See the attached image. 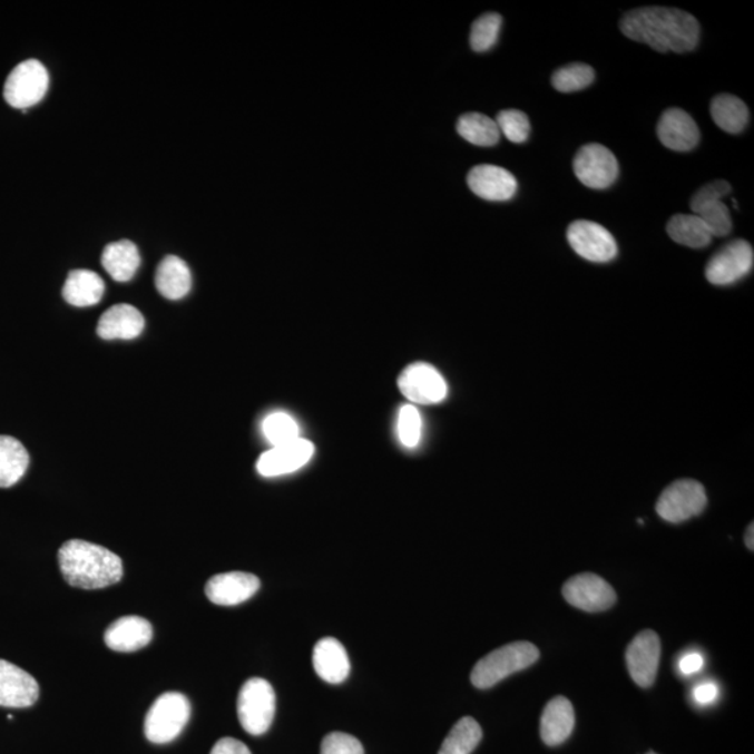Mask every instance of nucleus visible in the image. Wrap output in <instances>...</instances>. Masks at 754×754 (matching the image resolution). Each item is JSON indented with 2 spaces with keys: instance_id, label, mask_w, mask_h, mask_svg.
<instances>
[{
  "instance_id": "obj_7",
  "label": "nucleus",
  "mask_w": 754,
  "mask_h": 754,
  "mask_svg": "<svg viewBox=\"0 0 754 754\" xmlns=\"http://www.w3.org/2000/svg\"><path fill=\"white\" fill-rule=\"evenodd\" d=\"M707 506L706 489L695 480H679L665 489L657 502L663 520L679 525L702 515Z\"/></svg>"
},
{
  "instance_id": "obj_34",
  "label": "nucleus",
  "mask_w": 754,
  "mask_h": 754,
  "mask_svg": "<svg viewBox=\"0 0 754 754\" xmlns=\"http://www.w3.org/2000/svg\"><path fill=\"white\" fill-rule=\"evenodd\" d=\"M502 23V16L498 13H488L478 18L471 29V48L476 52H487L492 49L499 40Z\"/></svg>"
},
{
  "instance_id": "obj_32",
  "label": "nucleus",
  "mask_w": 754,
  "mask_h": 754,
  "mask_svg": "<svg viewBox=\"0 0 754 754\" xmlns=\"http://www.w3.org/2000/svg\"><path fill=\"white\" fill-rule=\"evenodd\" d=\"M596 79V71L586 63H571L556 70L552 76V86L559 92H576L585 90Z\"/></svg>"
},
{
  "instance_id": "obj_8",
  "label": "nucleus",
  "mask_w": 754,
  "mask_h": 754,
  "mask_svg": "<svg viewBox=\"0 0 754 754\" xmlns=\"http://www.w3.org/2000/svg\"><path fill=\"white\" fill-rule=\"evenodd\" d=\"M399 389L411 403L421 405L442 403L449 393L442 373L423 362L412 363L404 369L399 378Z\"/></svg>"
},
{
  "instance_id": "obj_33",
  "label": "nucleus",
  "mask_w": 754,
  "mask_h": 754,
  "mask_svg": "<svg viewBox=\"0 0 754 754\" xmlns=\"http://www.w3.org/2000/svg\"><path fill=\"white\" fill-rule=\"evenodd\" d=\"M263 434L274 445L300 439V427L287 412H273L263 421Z\"/></svg>"
},
{
  "instance_id": "obj_36",
  "label": "nucleus",
  "mask_w": 754,
  "mask_h": 754,
  "mask_svg": "<svg viewBox=\"0 0 754 754\" xmlns=\"http://www.w3.org/2000/svg\"><path fill=\"white\" fill-rule=\"evenodd\" d=\"M398 432L400 442L405 448H417L422 434V418L414 405H404L400 410Z\"/></svg>"
},
{
  "instance_id": "obj_13",
  "label": "nucleus",
  "mask_w": 754,
  "mask_h": 754,
  "mask_svg": "<svg viewBox=\"0 0 754 754\" xmlns=\"http://www.w3.org/2000/svg\"><path fill=\"white\" fill-rule=\"evenodd\" d=\"M659 658H662V642L657 633L644 630L633 638L626 649L627 669L637 686L647 689L657 679Z\"/></svg>"
},
{
  "instance_id": "obj_20",
  "label": "nucleus",
  "mask_w": 754,
  "mask_h": 754,
  "mask_svg": "<svg viewBox=\"0 0 754 754\" xmlns=\"http://www.w3.org/2000/svg\"><path fill=\"white\" fill-rule=\"evenodd\" d=\"M313 667L319 678L339 685L349 678L351 664L343 644L333 637H324L313 648Z\"/></svg>"
},
{
  "instance_id": "obj_19",
  "label": "nucleus",
  "mask_w": 754,
  "mask_h": 754,
  "mask_svg": "<svg viewBox=\"0 0 754 754\" xmlns=\"http://www.w3.org/2000/svg\"><path fill=\"white\" fill-rule=\"evenodd\" d=\"M657 135L659 141L673 151H691L701 141V130L695 119L679 108H670L663 114Z\"/></svg>"
},
{
  "instance_id": "obj_40",
  "label": "nucleus",
  "mask_w": 754,
  "mask_h": 754,
  "mask_svg": "<svg viewBox=\"0 0 754 754\" xmlns=\"http://www.w3.org/2000/svg\"><path fill=\"white\" fill-rule=\"evenodd\" d=\"M704 667V657L701 653L692 652L684 655L679 662V670L682 675L692 676Z\"/></svg>"
},
{
  "instance_id": "obj_4",
  "label": "nucleus",
  "mask_w": 754,
  "mask_h": 754,
  "mask_svg": "<svg viewBox=\"0 0 754 754\" xmlns=\"http://www.w3.org/2000/svg\"><path fill=\"white\" fill-rule=\"evenodd\" d=\"M190 703L178 692H168L159 696L148 709L145 721V734L148 741L164 745L176 740L190 718Z\"/></svg>"
},
{
  "instance_id": "obj_16",
  "label": "nucleus",
  "mask_w": 754,
  "mask_h": 754,
  "mask_svg": "<svg viewBox=\"0 0 754 754\" xmlns=\"http://www.w3.org/2000/svg\"><path fill=\"white\" fill-rule=\"evenodd\" d=\"M468 186L478 197L489 202H508L517 192V179L508 169L498 165L482 164L470 170Z\"/></svg>"
},
{
  "instance_id": "obj_6",
  "label": "nucleus",
  "mask_w": 754,
  "mask_h": 754,
  "mask_svg": "<svg viewBox=\"0 0 754 754\" xmlns=\"http://www.w3.org/2000/svg\"><path fill=\"white\" fill-rule=\"evenodd\" d=\"M49 74L40 60L29 59L16 66L4 82L3 97L10 107L26 112L47 96Z\"/></svg>"
},
{
  "instance_id": "obj_22",
  "label": "nucleus",
  "mask_w": 754,
  "mask_h": 754,
  "mask_svg": "<svg viewBox=\"0 0 754 754\" xmlns=\"http://www.w3.org/2000/svg\"><path fill=\"white\" fill-rule=\"evenodd\" d=\"M145 317L128 304L109 307L98 322L97 334L102 340H135L145 330Z\"/></svg>"
},
{
  "instance_id": "obj_24",
  "label": "nucleus",
  "mask_w": 754,
  "mask_h": 754,
  "mask_svg": "<svg viewBox=\"0 0 754 754\" xmlns=\"http://www.w3.org/2000/svg\"><path fill=\"white\" fill-rule=\"evenodd\" d=\"M106 293V283L90 270H74L66 278L62 295L69 305L88 307L97 305Z\"/></svg>"
},
{
  "instance_id": "obj_23",
  "label": "nucleus",
  "mask_w": 754,
  "mask_h": 754,
  "mask_svg": "<svg viewBox=\"0 0 754 754\" xmlns=\"http://www.w3.org/2000/svg\"><path fill=\"white\" fill-rule=\"evenodd\" d=\"M574 704L566 697H555L544 708L541 717V737L545 745L559 746L569 740L575 729Z\"/></svg>"
},
{
  "instance_id": "obj_14",
  "label": "nucleus",
  "mask_w": 754,
  "mask_h": 754,
  "mask_svg": "<svg viewBox=\"0 0 754 754\" xmlns=\"http://www.w3.org/2000/svg\"><path fill=\"white\" fill-rule=\"evenodd\" d=\"M564 597L571 607L591 614L608 610L616 603V593L613 586L603 577L593 574L575 576L566 581Z\"/></svg>"
},
{
  "instance_id": "obj_37",
  "label": "nucleus",
  "mask_w": 754,
  "mask_h": 754,
  "mask_svg": "<svg viewBox=\"0 0 754 754\" xmlns=\"http://www.w3.org/2000/svg\"><path fill=\"white\" fill-rule=\"evenodd\" d=\"M321 754H365L363 746L355 736L343 734V732H333L324 737L322 742Z\"/></svg>"
},
{
  "instance_id": "obj_1",
  "label": "nucleus",
  "mask_w": 754,
  "mask_h": 754,
  "mask_svg": "<svg viewBox=\"0 0 754 754\" xmlns=\"http://www.w3.org/2000/svg\"><path fill=\"white\" fill-rule=\"evenodd\" d=\"M620 31L631 41L658 52H691L701 41V25L680 9L647 7L631 10L620 20Z\"/></svg>"
},
{
  "instance_id": "obj_39",
  "label": "nucleus",
  "mask_w": 754,
  "mask_h": 754,
  "mask_svg": "<svg viewBox=\"0 0 754 754\" xmlns=\"http://www.w3.org/2000/svg\"><path fill=\"white\" fill-rule=\"evenodd\" d=\"M210 754H252L249 747L234 737H223L214 745Z\"/></svg>"
},
{
  "instance_id": "obj_17",
  "label": "nucleus",
  "mask_w": 754,
  "mask_h": 754,
  "mask_svg": "<svg viewBox=\"0 0 754 754\" xmlns=\"http://www.w3.org/2000/svg\"><path fill=\"white\" fill-rule=\"evenodd\" d=\"M40 686L25 669L0 659V706L26 708L35 706Z\"/></svg>"
},
{
  "instance_id": "obj_27",
  "label": "nucleus",
  "mask_w": 754,
  "mask_h": 754,
  "mask_svg": "<svg viewBox=\"0 0 754 754\" xmlns=\"http://www.w3.org/2000/svg\"><path fill=\"white\" fill-rule=\"evenodd\" d=\"M30 464L29 451L18 439L0 434V488L16 486Z\"/></svg>"
},
{
  "instance_id": "obj_21",
  "label": "nucleus",
  "mask_w": 754,
  "mask_h": 754,
  "mask_svg": "<svg viewBox=\"0 0 754 754\" xmlns=\"http://www.w3.org/2000/svg\"><path fill=\"white\" fill-rule=\"evenodd\" d=\"M104 640L114 652L134 653L153 640V626L140 616H125L108 627Z\"/></svg>"
},
{
  "instance_id": "obj_31",
  "label": "nucleus",
  "mask_w": 754,
  "mask_h": 754,
  "mask_svg": "<svg viewBox=\"0 0 754 754\" xmlns=\"http://www.w3.org/2000/svg\"><path fill=\"white\" fill-rule=\"evenodd\" d=\"M482 740L481 725L474 718L459 721L445 736L438 754H471Z\"/></svg>"
},
{
  "instance_id": "obj_29",
  "label": "nucleus",
  "mask_w": 754,
  "mask_h": 754,
  "mask_svg": "<svg viewBox=\"0 0 754 754\" xmlns=\"http://www.w3.org/2000/svg\"><path fill=\"white\" fill-rule=\"evenodd\" d=\"M712 117L715 125L726 134L737 135L745 130L748 124V108L746 104L732 94H719L712 101Z\"/></svg>"
},
{
  "instance_id": "obj_2",
  "label": "nucleus",
  "mask_w": 754,
  "mask_h": 754,
  "mask_svg": "<svg viewBox=\"0 0 754 754\" xmlns=\"http://www.w3.org/2000/svg\"><path fill=\"white\" fill-rule=\"evenodd\" d=\"M60 571L71 587L100 590L123 579V559L101 545L71 539L58 554Z\"/></svg>"
},
{
  "instance_id": "obj_42",
  "label": "nucleus",
  "mask_w": 754,
  "mask_h": 754,
  "mask_svg": "<svg viewBox=\"0 0 754 754\" xmlns=\"http://www.w3.org/2000/svg\"><path fill=\"white\" fill-rule=\"evenodd\" d=\"M648 754H655V753H648Z\"/></svg>"
},
{
  "instance_id": "obj_10",
  "label": "nucleus",
  "mask_w": 754,
  "mask_h": 754,
  "mask_svg": "<svg viewBox=\"0 0 754 754\" xmlns=\"http://www.w3.org/2000/svg\"><path fill=\"white\" fill-rule=\"evenodd\" d=\"M577 179L591 189H607L618 179L619 164L609 148L597 143L580 148L574 163Z\"/></svg>"
},
{
  "instance_id": "obj_9",
  "label": "nucleus",
  "mask_w": 754,
  "mask_h": 754,
  "mask_svg": "<svg viewBox=\"0 0 754 754\" xmlns=\"http://www.w3.org/2000/svg\"><path fill=\"white\" fill-rule=\"evenodd\" d=\"M732 187L726 180H715L703 186L693 195L691 208L695 216L701 217L707 225L713 238H723L731 233L732 219L724 197L731 194Z\"/></svg>"
},
{
  "instance_id": "obj_5",
  "label": "nucleus",
  "mask_w": 754,
  "mask_h": 754,
  "mask_svg": "<svg viewBox=\"0 0 754 754\" xmlns=\"http://www.w3.org/2000/svg\"><path fill=\"white\" fill-rule=\"evenodd\" d=\"M275 715L273 686L262 678H252L242 686L238 696V718L247 734H266Z\"/></svg>"
},
{
  "instance_id": "obj_35",
  "label": "nucleus",
  "mask_w": 754,
  "mask_h": 754,
  "mask_svg": "<svg viewBox=\"0 0 754 754\" xmlns=\"http://www.w3.org/2000/svg\"><path fill=\"white\" fill-rule=\"evenodd\" d=\"M497 125L500 135L511 143H525L530 136L531 125L525 112L517 111V109H506L499 112Z\"/></svg>"
},
{
  "instance_id": "obj_12",
  "label": "nucleus",
  "mask_w": 754,
  "mask_h": 754,
  "mask_svg": "<svg viewBox=\"0 0 754 754\" xmlns=\"http://www.w3.org/2000/svg\"><path fill=\"white\" fill-rule=\"evenodd\" d=\"M568 241L577 255L593 263L613 262L618 256V245L607 228L587 219H577L568 228Z\"/></svg>"
},
{
  "instance_id": "obj_30",
  "label": "nucleus",
  "mask_w": 754,
  "mask_h": 754,
  "mask_svg": "<svg viewBox=\"0 0 754 754\" xmlns=\"http://www.w3.org/2000/svg\"><path fill=\"white\" fill-rule=\"evenodd\" d=\"M457 131L471 145L492 147L500 140L497 120L482 114H466L457 123Z\"/></svg>"
},
{
  "instance_id": "obj_18",
  "label": "nucleus",
  "mask_w": 754,
  "mask_h": 754,
  "mask_svg": "<svg viewBox=\"0 0 754 754\" xmlns=\"http://www.w3.org/2000/svg\"><path fill=\"white\" fill-rule=\"evenodd\" d=\"M261 588L258 577L244 571H229L212 577L206 585V596L213 604L234 607L251 599Z\"/></svg>"
},
{
  "instance_id": "obj_3",
  "label": "nucleus",
  "mask_w": 754,
  "mask_h": 754,
  "mask_svg": "<svg viewBox=\"0 0 754 754\" xmlns=\"http://www.w3.org/2000/svg\"><path fill=\"white\" fill-rule=\"evenodd\" d=\"M539 658V649L528 642L506 644L477 663L471 673L472 685L489 689L508 676L530 668Z\"/></svg>"
},
{
  "instance_id": "obj_15",
  "label": "nucleus",
  "mask_w": 754,
  "mask_h": 754,
  "mask_svg": "<svg viewBox=\"0 0 754 754\" xmlns=\"http://www.w3.org/2000/svg\"><path fill=\"white\" fill-rule=\"evenodd\" d=\"M315 454V445L310 440L296 439L294 442L274 445L257 461L258 474L273 478L293 474L301 470Z\"/></svg>"
},
{
  "instance_id": "obj_26",
  "label": "nucleus",
  "mask_w": 754,
  "mask_h": 754,
  "mask_svg": "<svg viewBox=\"0 0 754 754\" xmlns=\"http://www.w3.org/2000/svg\"><path fill=\"white\" fill-rule=\"evenodd\" d=\"M140 253L131 241H118L104 249L101 262L106 272L118 283H128L140 267Z\"/></svg>"
},
{
  "instance_id": "obj_11",
  "label": "nucleus",
  "mask_w": 754,
  "mask_h": 754,
  "mask_svg": "<svg viewBox=\"0 0 754 754\" xmlns=\"http://www.w3.org/2000/svg\"><path fill=\"white\" fill-rule=\"evenodd\" d=\"M754 252L745 239L729 242L709 258L706 277L714 285H731L752 272Z\"/></svg>"
},
{
  "instance_id": "obj_38",
  "label": "nucleus",
  "mask_w": 754,
  "mask_h": 754,
  "mask_svg": "<svg viewBox=\"0 0 754 754\" xmlns=\"http://www.w3.org/2000/svg\"><path fill=\"white\" fill-rule=\"evenodd\" d=\"M718 693V686L715 685L714 682H703V684L697 685L695 689H693V698H695V702L701 704V706H708V704H713L717 701Z\"/></svg>"
},
{
  "instance_id": "obj_41",
  "label": "nucleus",
  "mask_w": 754,
  "mask_h": 754,
  "mask_svg": "<svg viewBox=\"0 0 754 754\" xmlns=\"http://www.w3.org/2000/svg\"><path fill=\"white\" fill-rule=\"evenodd\" d=\"M753 536H754V526H753V522H752V525L748 526V528L746 530V536H745L746 547L751 550H754Z\"/></svg>"
},
{
  "instance_id": "obj_25",
  "label": "nucleus",
  "mask_w": 754,
  "mask_h": 754,
  "mask_svg": "<svg viewBox=\"0 0 754 754\" xmlns=\"http://www.w3.org/2000/svg\"><path fill=\"white\" fill-rule=\"evenodd\" d=\"M156 287L164 298H185L192 288V273L187 264L174 255L163 258L156 272Z\"/></svg>"
},
{
  "instance_id": "obj_28",
  "label": "nucleus",
  "mask_w": 754,
  "mask_h": 754,
  "mask_svg": "<svg viewBox=\"0 0 754 754\" xmlns=\"http://www.w3.org/2000/svg\"><path fill=\"white\" fill-rule=\"evenodd\" d=\"M667 233L676 244L693 247V249H703L713 241L707 225L695 214H676L669 219Z\"/></svg>"
}]
</instances>
